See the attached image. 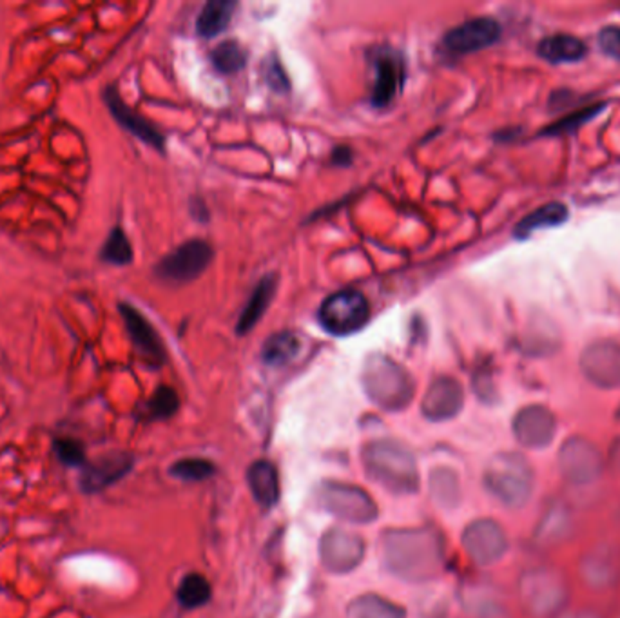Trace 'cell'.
Here are the masks:
<instances>
[{
	"label": "cell",
	"instance_id": "6da1fadb",
	"mask_svg": "<svg viewBox=\"0 0 620 618\" xmlns=\"http://www.w3.org/2000/svg\"><path fill=\"white\" fill-rule=\"evenodd\" d=\"M383 561L389 571L405 580H428L441 570L444 548L434 529H392L381 538Z\"/></svg>",
	"mask_w": 620,
	"mask_h": 618
},
{
	"label": "cell",
	"instance_id": "7a4b0ae2",
	"mask_svg": "<svg viewBox=\"0 0 620 618\" xmlns=\"http://www.w3.org/2000/svg\"><path fill=\"white\" fill-rule=\"evenodd\" d=\"M366 476L394 494L419 490L418 462L412 451L396 441H375L363 450Z\"/></svg>",
	"mask_w": 620,
	"mask_h": 618
},
{
	"label": "cell",
	"instance_id": "3957f363",
	"mask_svg": "<svg viewBox=\"0 0 620 618\" xmlns=\"http://www.w3.org/2000/svg\"><path fill=\"white\" fill-rule=\"evenodd\" d=\"M361 381L368 399L383 410H405L414 398L412 375L389 356H370L363 366Z\"/></svg>",
	"mask_w": 620,
	"mask_h": 618
},
{
	"label": "cell",
	"instance_id": "277c9868",
	"mask_svg": "<svg viewBox=\"0 0 620 618\" xmlns=\"http://www.w3.org/2000/svg\"><path fill=\"white\" fill-rule=\"evenodd\" d=\"M519 597L531 618H561L570 600V584L559 568L535 566L522 573Z\"/></svg>",
	"mask_w": 620,
	"mask_h": 618
},
{
	"label": "cell",
	"instance_id": "5b68a950",
	"mask_svg": "<svg viewBox=\"0 0 620 618\" xmlns=\"http://www.w3.org/2000/svg\"><path fill=\"white\" fill-rule=\"evenodd\" d=\"M485 486L504 506L521 508L531 497L533 470L522 455L499 453L485 470Z\"/></svg>",
	"mask_w": 620,
	"mask_h": 618
},
{
	"label": "cell",
	"instance_id": "8992f818",
	"mask_svg": "<svg viewBox=\"0 0 620 618\" xmlns=\"http://www.w3.org/2000/svg\"><path fill=\"white\" fill-rule=\"evenodd\" d=\"M318 318L329 334L350 336L368 323L370 305L359 290H340L322 303Z\"/></svg>",
	"mask_w": 620,
	"mask_h": 618
},
{
	"label": "cell",
	"instance_id": "52a82bcc",
	"mask_svg": "<svg viewBox=\"0 0 620 618\" xmlns=\"http://www.w3.org/2000/svg\"><path fill=\"white\" fill-rule=\"evenodd\" d=\"M322 506L334 517L352 524H370L377 519V504L359 486L329 481L320 490Z\"/></svg>",
	"mask_w": 620,
	"mask_h": 618
},
{
	"label": "cell",
	"instance_id": "ba28073f",
	"mask_svg": "<svg viewBox=\"0 0 620 618\" xmlns=\"http://www.w3.org/2000/svg\"><path fill=\"white\" fill-rule=\"evenodd\" d=\"M606 460L588 439L572 437L559 450V470L566 483L590 486L602 476Z\"/></svg>",
	"mask_w": 620,
	"mask_h": 618
},
{
	"label": "cell",
	"instance_id": "9c48e42d",
	"mask_svg": "<svg viewBox=\"0 0 620 618\" xmlns=\"http://www.w3.org/2000/svg\"><path fill=\"white\" fill-rule=\"evenodd\" d=\"M212 247L203 240H191L173 251L157 265V276L171 283H189L196 279L211 263Z\"/></svg>",
	"mask_w": 620,
	"mask_h": 618
},
{
	"label": "cell",
	"instance_id": "30bf717a",
	"mask_svg": "<svg viewBox=\"0 0 620 618\" xmlns=\"http://www.w3.org/2000/svg\"><path fill=\"white\" fill-rule=\"evenodd\" d=\"M320 557L329 571L345 575L363 562L365 543L352 531L332 528L322 536Z\"/></svg>",
	"mask_w": 620,
	"mask_h": 618
},
{
	"label": "cell",
	"instance_id": "8fae6325",
	"mask_svg": "<svg viewBox=\"0 0 620 618\" xmlns=\"http://www.w3.org/2000/svg\"><path fill=\"white\" fill-rule=\"evenodd\" d=\"M462 546L474 562L490 566L501 561L508 550L504 529L492 519H479L467 526L462 533Z\"/></svg>",
	"mask_w": 620,
	"mask_h": 618
},
{
	"label": "cell",
	"instance_id": "7c38bea8",
	"mask_svg": "<svg viewBox=\"0 0 620 618\" xmlns=\"http://www.w3.org/2000/svg\"><path fill=\"white\" fill-rule=\"evenodd\" d=\"M582 580L597 591H606L620 582V546L600 543L590 548L579 562Z\"/></svg>",
	"mask_w": 620,
	"mask_h": 618
},
{
	"label": "cell",
	"instance_id": "4fadbf2b",
	"mask_svg": "<svg viewBox=\"0 0 620 618\" xmlns=\"http://www.w3.org/2000/svg\"><path fill=\"white\" fill-rule=\"evenodd\" d=\"M374 69L375 81L370 95V104L381 109L391 106L401 93L405 82V62L398 51L391 47H383L375 56Z\"/></svg>",
	"mask_w": 620,
	"mask_h": 618
},
{
	"label": "cell",
	"instance_id": "5bb4252c",
	"mask_svg": "<svg viewBox=\"0 0 620 618\" xmlns=\"http://www.w3.org/2000/svg\"><path fill=\"white\" fill-rule=\"evenodd\" d=\"M501 39V26L490 17H479L452 28L444 39L443 46L453 55H469L494 46Z\"/></svg>",
	"mask_w": 620,
	"mask_h": 618
},
{
	"label": "cell",
	"instance_id": "9a60e30c",
	"mask_svg": "<svg viewBox=\"0 0 620 618\" xmlns=\"http://www.w3.org/2000/svg\"><path fill=\"white\" fill-rule=\"evenodd\" d=\"M133 468V457L125 451H108L95 460L86 462L81 476V488L86 494H97L118 483Z\"/></svg>",
	"mask_w": 620,
	"mask_h": 618
},
{
	"label": "cell",
	"instance_id": "2e32d148",
	"mask_svg": "<svg viewBox=\"0 0 620 618\" xmlns=\"http://www.w3.org/2000/svg\"><path fill=\"white\" fill-rule=\"evenodd\" d=\"M120 314L124 318L125 329L138 354L149 365L162 366L166 361V347L159 332L154 330V327L147 322V318L129 303H120Z\"/></svg>",
	"mask_w": 620,
	"mask_h": 618
},
{
	"label": "cell",
	"instance_id": "e0dca14e",
	"mask_svg": "<svg viewBox=\"0 0 620 618\" xmlns=\"http://www.w3.org/2000/svg\"><path fill=\"white\" fill-rule=\"evenodd\" d=\"M104 102L109 107L113 118L133 136H136L138 140H142L143 143H147L149 147L157 149L160 152L166 150V138L164 134L154 127L149 120H145L143 116H140L134 109H131L124 99L120 97L116 86H108L104 90Z\"/></svg>",
	"mask_w": 620,
	"mask_h": 618
},
{
	"label": "cell",
	"instance_id": "ac0fdd59",
	"mask_svg": "<svg viewBox=\"0 0 620 618\" xmlns=\"http://www.w3.org/2000/svg\"><path fill=\"white\" fill-rule=\"evenodd\" d=\"M555 432L557 423L554 414L540 405L522 408L513 419V433L526 448L548 446L554 441Z\"/></svg>",
	"mask_w": 620,
	"mask_h": 618
},
{
	"label": "cell",
	"instance_id": "d6986e66",
	"mask_svg": "<svg viewBox=\"0 0 620 618\" xmlns=\"http://www.w3.org/2000/svg\"><path fill=\"white\" fill-rule=\"evenodd\" d=\"M464 405V392L459 381L452 377H437L425 394L421 410L428 421L441 423L455 417Z\"/></svg>",
	"mask_w": 620,
	"mask_h": 618
},
{
	"label": "cell",
	"instance_id": "ffe728a7",
	"mask_svg": "<svg viewBox=\"0 0 620 618\" xmlns=\"http://www.w3.org/2000/svg\"><path fill=\"white\" fill-rule=\"evenodd\" d=\"M573 533V515L564 501L554 499L542 510L535 526V540L542 546H559Z\"/></svg>",
	"mask_w": 620,
	"mask_h": 618
},
{
	"label": "cell",
	"instance_id": "44dd1931",
	"mask_svg": "<svg viewBox=\"0 0 620 618\" xmlns=\"http://www.w3.org/2000/svg\"><path fill=\"white\" fill-rule=\"evenodd\" d=\"M586 375L604 389L620 384V347H591L582 361Z\"/></svg>",
	"mask_w": 620,
	"mask_h": 618
},
{
	"label": "cell",
	"instance_id": "7402d4cb",
	"mask_svg": "<svg viewBox=\"0 0 620 618\" xmlns=\"http://www.w3.org/2000/svg\"><path fill=\"white\" fill-rule=\"evenodd\" d=\"M276 287H278V278L274 274L265 276L254 287V290H253L245 308H244L240 318H238V323H237V334L238 336H245L247 332H251L260 323V320L263 318L265 311H267L272 297H274Z\"/></svg>",
	"mask_w": 620,
	"mask_h": 618
},
{
	"label": "cell",
	"instance_id": "603a6c76",
	"mask_svg": "<svg viewBox=\"0 0 620 618\" xmlns=\"http://www.w3.org/2000/svg\"><path fill=\"white\" fill-rule=\"evenodd\" d=\"M249 488L258 504L263 508L276 506L280 499V477L269 460H256L247 472Z\"/></svg>",
	"mask_w": 620,
	"mask_h": 618
},
{
	"label": "cell",
	"instance_id": "cb8c5ba5",
	"mask_svg": "<svg viewBox=\"0 0 620 618\" xmlns=\"http://www.w3.org/2000/svg\"><path fill=\"white\" fill-rule=\"evenodd\" d=\"M237 3L232 0H209L196 19V33L203 39L221 35L232 21Z\"/></svg>",
	"mask_w": 620,
	"mask_h": 618
},
{
	"label": "cell",
	"instance_id": "d4e9b609",
	"mask_svg": "<svg viewBox=\"0 0 620 618\" xmlns=\"http://www.w3.org/2000/svg\"><path fill=\"white\" fill-rule=\"evenodd\" d=\"M586 44L572 35H554L538 44V55L552 64L579 62L586 56Z\"/></svg>",
	"mask_w": 620,
	"mask_h": 618
},
{
	"label": "cell",
	"instance_id": "484cf974",
	"mask_svg": "<svg viewBox=\"0 0 620 618\" xmlns=\"http://www.w3.org/2000/svg\"><path fill=\"white\" fill-rule=\"evenodd\" d=\"M349 618H407V611L379 595H363L349 605Z\"/></svg>",
	"mask_w": 620,
	"mask_h": 618
},
{
	"label": "cell",
	"instance_id": "4316f807",
	"mask_svg": "<svg viewBox=\"0 0 620 618\" xmlns=\"http://www.w3.org/2000/svg\"><path fill=\"white\" fill-rule=\"evenodd\" d=\"M301 348V339L294 332H276L272 334L262 348V359L269 366H281L290 363Z\"/></svg>",
	"mask_w": 620,
	"mask_h": 618
},
{
	"label": "cell",
	"instance_id": "83f0119b",
	"mask_svg": "<svg viewBox=\"0 0 620 618\" xmlns=\"http://www.w3.org/2000/svg\"><path fill=\"white\" fill-rule=\"evenodd\" d=\"M568 219V209L563 203H548L545 207L537 209L535 212L528 214L517 227H515V238H528L531 233L538 228L557 227Z\"/></svg>",
	"mask_w": 620,
	"mask_h": 618
},
{
	"label": "cell",
	"instance_id": "f1b7e54d",
	"mask_svg": "<svg viewBox=\"0 0 620 618\" xmlns=\"http://www.w3.org/2000/svg\"><path fill=\"white\" fill-rule=\"evenodd\" d=\"M211 62L223 74L238 73L247 64V51L244 49V46L240 42L227 40V42H223L212 49Z\"/></svg>",
	"mask_w": 620,
	"mask_h": 618
},
{
	"label": "cell",
	"instance_id": "f546056e",
	"mask_svg": "<svg viewBox=\"0 0 620 618\" xmlns=\"http://www.w3.org/2000/svg\"><path fill=\"white\" fill-rule=\"evenodd\" d=\"M430 490L444 508H453L459 502V481L450 468H435L430 474Z\"/></svg>",
	"mask_w": 620,
	"mask_h": 618
},
{
	"label": "cell",
	"instance_id": "4dcf8cb0",
	"mask_svg": "<svg viewBox=\"0 0 620 618\" xmlns=\"http://www.w3.org/2000/svg\"><path fill=\"white\" fill-rule=\"evenodd\" d=\"M209 598H211V584L207 582L205 577L198 573H191L182 579L178 586V600L184 607H189V609L202 607L203 604L209 602Z\"/></svg>",
	"mask_w": 620,
	"mask_h": 618
},
{
	"label": "cell",
	"instance_id": "1f68e13d",
	"mask_svg": "<svg viewBox=\"0 0 620 618\" xmlns=\"http://www.w3.org/2000/svg\"><path fill=\"white\" fill-rule=\"evenodd\" d=\"M102 262L122 267V265H129L133 262V249L131 244L125 236L124 230L120 227H115L111 230L109 238L106 240L102 253H100Z\"/></svg>",
	"mask_w": 620,
	"mask_h": 618
},
{
	"label": "cell",
	"instance_id": "d6a6232c",
	"mask_svg": "<svg viewBox=\"0 0 620 618\" xmlns=\"http://www.w3.org/2000/svg\"><path fill=\"white\" fill-rule=\"evenodd\" d=\"M169 474L182 481H203L214 474V467L211 460L205 459H182L169 468Z\"/></svg>",
	"mask_w": 620,
	"mask_h": 618
},
{
	"label": "cell",
	"instance_id": "836d02e7",
	"mask_svg": "<svg viewBox=\"0 0 620 618\" xmlns=\"http://www.w3.org/2000/svg\"><path fill=\"white\" fill-rule=\"evenodd\" d=\"M178 407V394L173 389H169V386H160L147 403V410L152 419H168L177 414Z\"/></svg>",
	"mask_w": 620,
	"mask_h": 618
},
{
	"label": "cell",
	"instance_id": "e575fe53",
	"mask_svg": "<svg viewBox=\"0 0 620 618\" xmlns=\"http://www.w3.org/2000/svg\"><path fill=\"white\" fill-rule=\"evenodd\" d=\"M55 453L60 462H64L65 467H86V450L81 441H76L73 437H58L53 442Z\"/></svg>",
	"mask_w": 620,
	"mask_h": 618
},
{
	"label": "cell",
	"instance_id": "d590c367",
	"mask_svg": "<svg viewBox=\"0 0 620 618\" xmlns=\"http://www.w3.org/2000/svg\"><path fill=\"white\" fill-rule=\"evenodd\" d=\"M263 76L265 82L278 93H287L290 90V82L288 76L285 74V69L281 65V62L278 60V56H269L263 60Z\"/></svg>",
	"mask_w": 620,
	"mask_h": 618
},
{
	"label": "cell",
	"instance_id": "8d00e7d4",
	"mask_svg": "<svg viewBox=\"0 0 620 618\" xmlns=\"http://www.w3.org/2000/svg\"><path fill=\"white\" fill-rule=\"evenodd\" d=\"M600 49L616 60H620V28H604L598 33Z\"/></svg>",
	"mask_w": 620,
	"mask_h": 618
},
{
	"label": "cell",
	"instance_id": "74e56055",
	"mask_svg": "<svg viewBox=\"0 0 620 618\" xmlns=\"http://www.w3.org/2000/svg\"><path fill=\"white\" fill-rule=\"evenodd\" d=\"M352 162V150L349 147H338L332 152V164L336 166H349Z\"/></svg>",
	"mask_w": 620,
	"mask_h": 618
},
{
	"label": "cell",
	"instance_id": "f35d334b",
	"mask_svg": "<svg viewBox=\"0 0 620 618\" xmlns=\"http://www.w3.org/2000/svg\"><path fill=\"white\" fill-rule=\"evenodd\" d=\"M609 465L611 468L620 476V439L613 444L611 453H609Z\"/></svg>",
	"mask_w": 620,
	"mask_h": 618
},
{
	"label": "cell",
	"instance_id": "ab89813d",
	"mask_svg": "<svg viewBox=\"0 0 620 618\" xmlns=\"http://www.w3.org/2000/svg\"><path fill=\"white\" fill-rule=\"evenodd\" d=\"M561 618H604V614H600L597 609H579L572 614H563Z\"/></svg>",
	"mask_w": 620,
	"mask_h": 618
}]
</instances>
